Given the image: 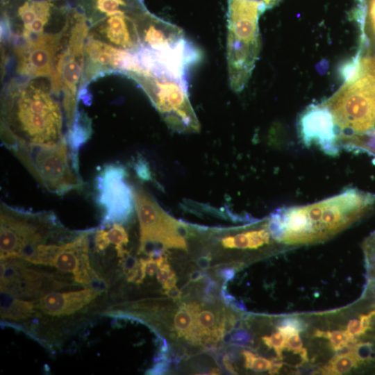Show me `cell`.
I'll return each instance as SVG.
<instances>
[{
    "mask_svg": "<svg viewBox=\"0 0 375 375\" xmlns=\"http://www.w3.org/2000/svg\"><path fill=\"white\" fill-rule=\"evenodd\" d=\"M68 133L62 98L51 77L15 76L3 88L1 137L9 150L56 144Z\"/></svg>",
    "mask_w": 375,
    "mask_h": 375,
    "instance_id": "1",
    "label": "cell"
},
{
    "mask_svg": "<svg viewBox=\"0 0 375 375\" xmlns=\"http://www.w3.org/2000/svg\"><path fill=\"white\" fill-rule=\"evenodd\" d=\"M374 205L375 194L352 188L315 203L278 209V219L288 244L311 243L358 220Z\"/></svg>",
    "mask_w": 375,
    "mask_h": 375,
    "instance_id": "2",
    "label": "cell"
},
{
    "mask_svg": "<svg viewBox=\"0 0 375 375\" xmlns=\"http://www.w3.org/2000/svg\"><path fill=\"white\" fill-rule=\"evenodd\" d=\"M1 260H25L39 245L61 242L76 236L81 231L65 227L53 211L31 212L1 203Z\"/></svg>",
    "mask_w": 375,
    "mask_h": 375,
    "instance_id": "3",
    "label": "cell"
},
{
    "mask_svg": "<svg viewBox=\"0 0 375 375\" xmlns=\"http://www.w3.org/2000/svg\"><path fill=\"white\" fill-rule=\"evenodd\" d=\"M74 3V0H1L3 38L14 46L64 34Z\"/></svg>",
    "mask_w": 375,
    "mask_h": 375,
    "instance_id": "4",
    "label": "cell"
},
{
    "mask_svg": "<svg viewBox=\"0 0 375 375\" xmlns=\"http://www.w3.org/2000/svg\"><path fill=\"white\" fill-rule=\"evenodd\" d=\"M11 151L35 180L49 192L62 195L83 188L78 152L67 138L54 145L25 146Z\"/></svg>",
    "mask_w": 375,
    "mask_h": 375,
    "instance_id": "5",
    "label": "cell"
},
{
    "mask_svg": "<svg viewBox=\"0 0 375 375\" xmlns=\"http://www.w3.org/2000/svg\"><path fill=\"white\" fill-rule=\"evenodd\" d=\"M89 25L85 15L75 6L70 24L51 78L54 89L61 94L66 112L68 131L74 123L78 97L85 64V47Z\"/></svg>",
    "mask_w": 375,
    "mask_h": 375,
    "instance_id": "6",
    "label": "cell"
},
{
    "mask_svg": "<svg viewBox=\"0 0 375 375\" xmlns=\"http://www.w3.org/2000/svg\"><path fill=\"white\" fill-rule=\"evenodd\" d=\"M324 104L344 134L375 133V76L362 74L353 82L344 83Z\"/></svg>",
    "mask_w": 375,
    "mask_h": 375,
    "instance_id": "7",
    "label": "cell"
},
{
    "mask_svg": "<svg viewBox=\"0 0 375 375\" xmlns=\"http://www.w3.org/2000/svg\"><path fill=\"white\" fill-rule=\"evenodd\" d=\"M135 208L140 224L138 252L153 245L158 249H187L185 238L192 234L190 226L167 214L144 189L133 186Z\"/></svg>",
    "mask_w": 375,
    "mask_h": 375,
    "instance_id": "8",
    "label": "cell"
},
{
    "mask_svg": "<svg viewBox=\"0 0 375 375\" xmlns=\"http://www.w3.org/2000/svg\"><path fill=\"white\" fill-rule=\"evenodd\" d=\"M127 172L121 165L108 164L99 172L96 180L97 201L103 210L101 225L125 224L135 208L133 186L127 181Z\"/></svg>",
    "mask_w": 375,
    "mask_h": 375,
    "instance_id": "9",
    "label": "cell"
},
{
    "mask_svg": "<svg viewBox=\"0 0 375 375\" xmlns=\"http://www.w3.org/2000/svg\"><path fill=\"white\" fill-rule=\"evenodd\" d=\"M19 258L1 260V292L17 298H40L68 285L63 276L29 267Z\"/></svg>",
    "mask_w": 375,
    "mask_h": 375,
    "instance_id": "10",
    "label": "cell"
},
{
    "mask_svg": "<svg viewBox=\"0 0 375 375\" xmlns=\"http://www.w3.org/2000/svg\"><path fill=\"white\" fill-rule=\"evenodd\" d=\"M66 33L44 36L10 47L11 58L9 60H11L12 62L10 65L14 68L15 75L22 77H51Z\"/></svg>",
    "mask_w": 375,
    "mask_h": 375,
    "instance_id": "11",
    "label": "cell"
},
{
    "mask_svg": "<svg viewBox=\"0 0 375 375\" xmlns=\"http://www.w3.org/2000/svg\"><path fill=\"white\" fill-rule=\"evenodd\" d=\"M94 231H81L76 237L61 242L51 267L59 272L72 274L74 281L81 285H88L97 280L98 275L92 269L89 257L90 237Z\"/></svg>",
    "mask_w": 375,
    "mask_h": 375,
    "instance_id": "12",
    "label": "cell"
},
{
    "mask_svg": "<svg viewBox=\"0 0 375 375\" xmlns=\"http://www.w3.org/2000/svg\"><path fill=\"white\" fill-rule=\"evenodd\" d=\"M297 126L306 145H317L327 154L338 153V127L333 114L324 103L306 108L299 116Z\"/></svg>",
    "mask_w": 375,
    "mask_h": 375,
    "instance_id": "13",
    "label": "cell"
},
{
    "mask_svg": "<svg viewBox=\"0 0 375 375\" xmlns=\"http://www.w3.org/2000/svg\"><path fill=\"white\" fill-rule=\"evenodd\" d=\"M102 292L103 290L92 286L75 291H54L34 300V303L35 309L44 315L64 317L85 308Z\"/></svg>",
    "mask_w": 375,
    "mask_h": 375,
    "instance_id": "14",
    "label": "cell"
},
{
    "mask_svg": "<svg viewBox=\"0 0 375 375\" xmlns=\"http://www.w3.org/2000/svg\"><path fill=\"white\" fill-rule=\"evenodd\" d=\"M270 235L267 225L265 228L225 235L221 240V244L226 249H256L268 244Z\"/></svg>",
    "mask_w": 375,
    "mask_h": 375,
    "instance_id": "15",
    "label": "cell"
},
{
    "mask_svg": "<svg viewBox=\"0 0 375 375\" xmlns=\"http://www.w3.org/2000/svg\"><path fill=\"white\" fill-rule=\"evenodd\" d=\"M6 295L8 297L5 299L3 296V300L2 299L1 303L2 319L17 322L26 319L36 313L34 301H26Z\"/></svg>",
    "mask_w": 375,
    "mask_h": 375,
    "instance_id": "16",
    "label": "cell"
},
{
    "mask_svg": "<svg viewBox=\"0 0 375 375\" xmlns=\"http://www.w3.org/2000/svg\"><path fill=\"white\" fill-rule=\"evenodd\" d=\"M200 310V306L194 301L183 304L174 316V327L177 335L190 340L195 327L196 317Z\"/></svg>",
    "mask_w": 375,
    "mask_h": 375,
    "instance_id": "17",
    "label": "cell"
},
{
    "mask_svg": "<svg viewBox=\"0 0 375 375\" xmlns=\"http://www.w3.org/2000/svg\"><path fill=\"white\" fill-rule=\"evenodd\" d=\"M360 366V364L356 354L350 350L347 353L335 356L325 367V372L327 374H342Z\"/></svg>",
    "mask_w": 375,
    "mask_h": 375,
    "instance_id": "18",
    "label": "cell"
},
{
    "mask_svg": "<svg viewBox=\"0 0 375 375\" xmlns=\"http://www.w3.org/2000/svg\"><path fill=\"white\" fill-rule=\"evenodd\" d=\"M123 225L119 223H114L104 226L106 227L110 242L115 245L117 256L122 258L127 254L124 247L128 242V235Z\"/></svg>",
    "mask_w": 375,
    "mask_h": 375,
    "instance_id": "19",
    "label": "cell"
},
{
    "mask_svg": "<svg viewBox=\"0 0 375 375\" xmlns=\"http://www.w3.org/2000/svg\"><path fill=\"white\" fill-rule=\"evenodd\" d=\"M360 54L361 50L339 65L338 75L344 83L353 82L361 76Z\"/></svg>",
    "mask_w": 375,
    "mask_h": 375,
    "instance_id": "20",
    "label": "cell"
},
{
    "mask_svg": "<svg viewBox=\"0 0 375 375\" xmlns=\"http://www.w3.org/2000/svg\"><path fill=\"white\" fill-rule=\"evenodd\" d=\"M315 335L328 339L333 349L335 351L340 350L349 346H351L352 349L358 343L356 340L350 336L347 330L344 331H322L317 330L315 332Z\"/></svg>",
    "mask_w": 375,
    "mask_h": 375,
    "instance_id": "21",
    "label": "cell"
},
{
    "mask_svg": "<svg viewBox=\"0 0 375 375\" xmlns=\"http://www.w3.org/2000/svg\"><path fill=\"white\" fill-rule=\"evenodd\" d=\"M305 327L304 322L294 317L283 318L277 323V329L286 337L303 331Z\"/></svg>",
    "mask_w": 375,
    "mask_h": 375,
    "instance_id": "22",
    "label": "cell"
},
{
    "mask_svg": "<svg viewBox=\"0 0 375 375\" xmlns=\"http://www.w3.org/2000/svg\"><path fill=\"white\" fill-rule=\"evenodd\" d=\"M156 278L158 281L162 285L163 289L165 290L176 286V274L172 270L167 260L163 262L160 266L156 273Z\"/></svg>",
    "mask_w": 375,
    "mask_h": 375,
    "instance_id": "23",
    "label": "cell"
},
{
    "mask_svg": "<svg viewBox=\"0 0 375 375\" xmlns=\"http://www.w3.org/2000/svg\"><path fill=\"white\" fill-rule=\"evenodd\" d=\"M262 339L269 348L274 349L279 359L283 358V351L286 342V336L283 333L278 331L270 336H264Z\"/></svg>",
    "mask_w": 375,
    "mask_h": 375,
    "instance_id": "24",
    "label": "cell"
},
{
    "mask_svg": "<svg viewBox=\"0 0 375 375\" xmlns=\"http://www.w3.org/2000/svg\"><path fill=\"white\" fill-rule=\"evenodd\" d=\"M347 331L353 338L357 340L358 344L362 343L359 338L365 335H367L368 333L372 331L365 330L361 324L360 318L352 319L349 321ZM368 343V342H367Z\"/></svg>",
    "mask_w": 375,
    "mask_h": 375,
    "instance_id": "25",
    "label": "cell"
},
{
    "mask_svg": "<svg viewBox=\"0 0 375 375\" xmlns=\"http://www.w3.org/2000/svg\"><path fill=\"white\" fill-rule=\"evenodd\" d=\"M285 349H287L288 351H292L294 353H300L303 348L299 333H293L286 337Z\"/></svg>",
    "mask_w": 375,
    "mask_h": 375,
    "instance_id": "26",
    "label": "cell"
},
{
    "mask_svg": "<svg viewBox=\"0 0 375 375\" xmlns=\"http://www.w3.org/2000/svg\"><path fill=\"white\" fill-rule=\"evenodd\" d=\"M134 169L141 179L147 181L151 179V172L144 160L138 158L134 164Z\"/></svg>",
    "mask_w": 375,
    "mask_h": 375,
    "instance_id": "27",
    "label": "cell"
},
{
    "mask_svg": "<svg viewBox=\"0 0 375 375\" xmlns=\"http://www.w3.org/2000/svg\"><path fill=\"white\" fill-rule=\"evenodd\" d=\"M272 365V361L262 357H256L255 356L251 368L256 372H261L269 370Z\"/></svg>",
    "mask_w": 375,
    "mask_h": 375,
    "instance_id": "28",
    "label": "cell"
},
{
    "mask_svg": "<svg viewBox=\"0 0 375 375\" xmlns=\"http://www.w3.org/2000/svg\"><path fill=\"white\" fill-rule=\"evenodd\" d=\"M250 335L245 331H239L231 337V342L235 344L246 345L250 342Z\"/></svg>",
    "mask_w": 375,
    "mask_h": 375,
    "instance_id": "29",
    "label": "cell"
},
{
    "mask_svg": "<svg viewBox=\"0 0 375 375\" xmlns=\"http://www.w3.org/2000/svg\"><path fill=\"white\" fill-rule=\"evenodd\" d=\"M242 354L244 356V366H245V367L247 368V369H250L252 361H253V358L255 357V355L252 352H251L249 351H247V350L243 351Z\"/></svg>",
    "mask_w": 375,
    "mask_h": 375,
    "instance_id": "30",
    "label": "cell"
},
{
    "mask_svg": "<svg viewBox=\"0 0 375 375\" xmlns=\"http://www.w3.org/2000/svg\"><path fill=\"white\" fill-rule=\"evenodd\" d=\"M165 293L170 296L174 300H178L181 297V291L176 286L169 290H165Z\"/></svg>",
    "mask_w": 375,
    "mask_h": 375,
    "instance_id": "31",
    "label": "cell"
},
{
    "mask_svg": "<svg viewBox=\"0 0 375 375\" xmlns=\"http://www.w3.org/2000/svg\"><path fill=\"white\" fill-rule=\"evenodd\" d=\"M220 274L227 281H231L234 277L235 272L232 269L225 268L221 270Z\"/></svg>",
    "mask_w": 375,
    "mask_h": 375,
    "instance_id": "32",
    "label": "cell"
},
{
    "mask_svg": "<svg viewBox=\"0 0 375 375\" xmlns=\"http://www.w3.org/2000/svg\"><path fill=\"white\" fill-rule=\"evenodd\" d=\"M283 363L281 362L272 361V365L269 369V372L271 374H275L279 371L282 367Z\"/></svg>",
    "mask_w": 375,
    "mask_h": 375,
    "instance_id": "33",
    "label": "cell"
},
{
    "mask_svg": "<svg viewBox=\"0 0 375 375\" xmlns=\"http://www.w3.org/2000/svg\"><path fill=\"white\" fill-rule=\"evenodd\" d=\"M263 3L267 8H270L275 6L281 0H256Z\"/></svg>",
    "mask_w": 375,
    "mask_h": 375,
    "instance_id": "34",
    "label": "cell"
},
{
    "mask_svg": "<svg viewBox=\"0 0 375 375\" xmlns=\"http://www.w3.org/2000/svg\"><path fill=\"white\" fill-rule=\"evenodd\" d=\"M201 274L199 272H197L196 273H193L190 276V279L192 281H197L198 279L201 278Z\"/></svg>",
    "mask_w": 375,
    "mask_h": 375,
    "instance_id": "35",
    "label": "cell"
}]
</instances>
